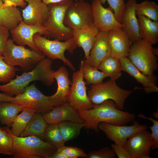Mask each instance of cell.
Returning <instances> with one entry per match:
<instances>
[{"label": "cell", "instance_id": "6da1fadb", "mask_svg": "<svg viewBox=\"0 0 158 158\" xmlns=\"http://www.w3.org/2000/svg\"><path fill=\"white\" fill-rule=\"evenodd\" d=\"M84 122V128L96 133L99 131V124L102 122L111 124L124 125L133 121L135 118L134 114L120 110L112 100H106L98 104H93L92 109L77 111Z\"/></svg>", "mask_w": 158, "mask_h": 158}, {"label": "cell", "instance_id": "7a4b0ae2", "mask_svg": "<svg viewBox=\"0 0 158 158\" xmlns=\"http://www.w3.org/2000/svg\"><path fill=\"white\" fill-rule=\"evenodd\" d=\"M52 60L48 58L43 59L32 70L23 72L8 83L0 85V91L12 97L22 93L31 82L39 81L47 86L52 85L55 81L53 77L54 71L52 68Z\"/></svg>", "mask_w": 158, "mask_h": 158}, {"label": "cell", "instance_id": "3957f363", "mask_svg": "<svg viewBox=\"0 0 158 158\" xmlns=\"http://www.w3.org/2000/svg\"><path fill=\"white\" fill-rule=\"evenodd\" d=\"M6 129L13 140V158H51L57 150L49 143L35 135L17 137Z\"/></svg>", "mask_w": 158, "mask_h": 158}, {"label": "cell", "instance_id": "277c9868", "mask_svg": "<svg viewBox=\"0 0 158 158\" xmlns=\"http://www.w3.org/2000/svg\"><path fill=\"white\" fill-rule=\"evenodd\" d=\"M72 0H64L47 4L48 12L43 25L47 30L46 37L61 41H66L73 37V30L64 23L65 13Z\"/></svg>", "mask_w": 158, "mask_h": 158}, {"label": "cell", "instance_id": "5b68a950", "mask_svg": "<svg viewBox=\"0 0 158 158\" xmlns=\"http://www.w3.org/2000/svg\"><path fill=\"white\" fill-rule=\"evenodd\" d=\"M150 43L142 39L133 43L128 57L134 65L146 75L154 74L157 69L158 49Z\"/></svg>", "mask_w": 158, "mask_h": 158}, {"label": "cell", "instance_id": "8992f818", "mask_svg": "<svg viewBox=\"0 0 158 158\" xmlns=\"http://www.w3.org/2000/svg\"><path fill=\"white\" fill-rule=\"evenodd\" d=\"M33 40L38 50L47 58L53 60L60 59L71 70L75 71L74 66L64 55L66 50L72 55L78 47L73 37L66 41L61 42L55 39L48 40L37 33L34 35Z\"/></svg>", "mask_w": 158, "mask_h": 158}, {"label": "cell", "instance_id": "52a82bcc", "mask_svg": "<svg viewBox=\"0 0 158 158\" xmlns=\"http://www.w3.org/2000/svg\"><path fill=\"white\" fill-rule=\"evenodd\" d=\"M2 55L6 63L12 66H19L24 72L32 70L45 58L43 54L24 46L15 44L11 39L8 40Z\"/></svg>", "mask_w": 158, "mask_h": 158}, {"label": "cell", "instance_id": "ba28073f", "mask_svg": "<svg viewBox=\"0 0 158 158\" xmlns=\"http://www.w3.org/2000/svg\"><path fill=\"white\" fill-rule=\"evenodd\" d=\"M115 80L110 79L107 81L91 85L87 95L93 104H99L108 99L113 100L117 108L123 110L126 99L133 91L119 87Z\"/></svg>", "mask_w": 158, "mask_h": 158}, {"label": "cell", "instance_id": "9c48e42d", "mask_svg": "<svg viewBox=\"0 0 158 158\" xmlns=\"http://www.w3.org/2000/svg\"><path fill=\"white\" fill-rule=\"evenodd\" d=\"M11 102L41 114L48 112L54 107L50 101V96L43 94L35 83L26 87L22 93L13 97Z\"/></svg>", "mask_w": 158, "mask_h": 158}, {"label": "cell", "instance_id": "30bf717a", "mask_svg": "<svg viewBox=\"0 0 158 158\" xmlns=\"http://www.w3.org/2000/svg\"><path fill=\"white\" fill-rule=\"evenodd\" d=\"M64 23L72 30L93 26L91 5L84 0L73 2L66 10Z\"/></svg>", "mask_w": 158, "mask_h": 158}, {"label": "cell", "instance_id": "8fae6325", "mask_svg": "<svg viewBox=\"0 0 158 158\" xmlns=\"http://www.w3.org/2000/svg\"><path fill=\"white\" fill-rule=\"evenodd\" d=\"M67 102L77 111L86 110L93 108V104L87 92L86 83L84 80L83 67L80 65L79 69L74 72Z\"/></svg>", "mask_w": 158, "mask_h": 158}, {"label": "cell", "instance_id": "7c38bea8", "mask_svg": "<svg viewBox=\"0 0 158 158\" xmlns=\"http://www.w3.org/2000/svg\"><path fill=\"white\" fill-rule=\"evenodd\" d=\"M153 143L151 133L146 129L131 135L123 147L131 158H150V155Z\"/></svg>", "mask_w": 158, "mask_h": 158}, {"label": "cell", "instance_id": "4fadbf2b", "mask_svg": "<svg viewBox=\"0 0 158 158\" xmlns=\"http://www.w3.org/2000/svg\"><path fill=\"white\" fill-rule=\"evenodd\" d=\"M133 121V125L129 126L115 125L102 122L99 124L98 128L108 138L123 147L127 140L131 135L147 128L146 125H140L136 121Z\"/></svg>", "mask_w": 158, "mask_h": 158}, {"label": "cell", "instance_id": "5bb4252c", "mask_svg": "<svg viewBox=\"0 0 158 158\" xmlns=\"http://www.w3.org/2000/svg\"><path fill=\"white\" fill-rule=\"evenodd\" d=\"M91 6L93 25L99 32L108 31L123 27L116 19L113 10L109 6L104 7L100 0H92Z\"/></svg>", "mask_w": 158, "mask_h": 158}, {"label": "cell", "instance_id": "9a60e30c", "mask_svg": "<svg viewBox=\"0 0 158 158\" xmlns=\"http://www.w3.org/2000/svg\"><path fill=\"white\" fill-rule=\"evenodd\" d=\"M12 40L18 45H28L31 49L42 54L35 45L33 40L34 35L39 33L46 36L47 34L46 28L40 24L30 25L26 24L23 20L13 29L10 30Z\"/></svg>", "mask_w": 158, "mask_h": 158}, {"label": "cell", "instance_id": "2e32d148", "mask_svg": "<svg viewBox=\"0 0 158 158\" xmlns=\"http://www.w3.org/2000/svg\"><path fill=\"white\" fill-rule=\"evenodd\" d=\"M108 31L99 32L89 56L87 58L81 61L80 63L83 66H88L97 68L102 60L111 55L108 40Z\"/></svg>", "mask_w": 158, "mask_h": 158}, {"label": "cell", "instance_id": "e0dca14e", "mask_svg": "<svg viewBox=\"0 0 158 158\" xmlns=\"http://www.w3.org/2000/svg\"><path fill=\"white\" fill-rule=\"evenodd\" d=\"M108 40L111 56L119 59L128 57L133 42L122 28L108 31Z\"/></svg>", "mask_w": 158, "mask_h": 158}, {"label": "cell", "instance_id": "ac0fdd59", "mask_svg": "<svg viewBox=\"0 0 158 158\" xmlns=\"http://www.w3.org/2000/svg\"><path fill=\"white\" fill-rule=\"evenodd\" d=\"M122 71L127 72L131 76L134 78L136 81L142 84L146 93L149 94L152 92L158 91L157 86V77L153 74L146 75L140 72L133 63L127 57L119 59Z\"/></svg>", "mask_w": 158, "mask_h": 158}, {"label": "cell", "instance_id": "d6986e66", "mask_svg": "<svg viewBox=\"0 0 158 158\" xmlns=\"http://www.w3.org/2000/svg\"><path fill=\"white\" fill-rule=\"evenodd\" d=\"M24 0L28 4L21 10L23 21L28 25L43 26L48 13L47 5L42 0Z\"/></svg>", "mask_w": 158, "mask_h": 158}, {"label": "cell", "instance_id": "ffe728a7", "mask_svg": "<svg viewBox=\"0 0 158 158\" xmlns=\"http://www.w3.org/2000/svg\"><path fill=\"white\" fill-rule=\"evenodd\" d=\"M53 77L56 81L57 88L56 93L50 96V101L54 107L67 102L72 82L69 78L67 70L64 66H61L58 70L54 71Z\"/></svg>", "mask_w": 158, "mask_h": 158}, {"label": "cell", "instance_id": "44dd1931", "mask_svg": "<svg viewBox=\"0 0 158 158\" xmlns=\"http://www.w3.org/2000/svg\"><path fill=\"white\" fill-rule=\"evenodd\" d=\"M43 116L48 124H59L65 121L84 123L77 110L72 107L67 102L54 107L51 111L44 114Z\"/></svg>", "mask_w": 158, "mask_h": 158}, {"label": "cell", "instance_id": "7402d4cb", "mask_svg": "<svg viewBox=\"0 0 158 158\" xmlns=\"http://www.w3.org/2000/svg\"><path fill=\"white\" fill-rule=\"evenodd\" d=\"M136 0H128L121 23L123 25V30L133 43L141 39L139 32V25L135 13Z\"/></svg>", "mask_w": 158, "mask_h": 158}, {"label": "cell", "instance_id": "603a6c76", "mask_svg": "<svg viewBox=\"0 0 158 158\" xmlns=\"http://www.w3.org/2000/svg\"><path fill=\"white\" fill-rule=\"evenodd\" d=\"M73 37L78 47H81L85 54V59L89 56L99 32L94 26L73 30Z\"/></svg>", "mask_w": 158, "mask_h": 158}, {"label": "cell", "instance_id": "cb8c5ba5", "mask_svg": "<svg viewBox=\"0 0 158 158\" xmlns=\"http://www.w3.org/2000/svg\"><path fill=\"white\" fill-rule=\"evenodd\" d=\"M139 32L142 39L152 44L158 41V21L143 16H138Z\"/></svg>", "mask_w": 158, "mask_h": 158}, {"label": "cell", "instance_id": "d4e9b609", "mask_svg": "<svg viewBox=\"0 0 158 158\" xmlns=\"http://www.w3.org/2000/svg\"><path fill=\"white\" fill-rule=\"evenodd\" d=\"M23 20L21 12L16 7H4L2 0H0V25L9 30L16 28Z\"/></svg>", "mask_w": 158, "mask_h": 158}, {"label": "cell", "instance_id": "484cf974", "mask_svg": "<svg viewBox=\"0 0 158 158\" xmlns=\"http://www.w3.org/2000/svg\"><path fill=\"white\" fill-rule=\"evenodd\" d=\"M48 125L41 113H35L20 136L35 135L43 140Z\"/></svg>", "mask_w": 158, "mask_h": 158}, {"label": "cell", "instance_id": "4316f807", "mask_svg": "<svg viewBox=\"0 0 158 158\" xmlns=\"http://www.w3.org/2000/svg\"><path fill=\"white\" fill-rule=\"evenodd\" d=\"M106 74L110 79L116 80L122 75V69L119 59L111 55L106 57L99 63L97 68Z\"/></svg>", "mask_w": 158, "mask_h": 158}, {"label": "cell", "instance_id": "83f0119b", "mask_svg": "<svg viewBox=\"0 0 158 158\" xmlns=\"http://www.w3.org/2000/svg\"><path fill=\"white\" fill-rule=\"evenodd\" d=\"M23 108L21 106L8 102H0V123L10 128L19 113Z\"/></svg>", "mask_w": 158, "mask_h": 158}, {"label": "cell", "instance_id": "f1b7e54d", "mask_svg": "<svg viewBox=\"0 0 158 158\" xmlns=\"http://www.w3.org/2000/svg\"><path fill=\"white\" fill-rule=\"evenodd\" d=\"M35 113L33 110L23 108L22 112L16 116L11 124L10 130L12 133L20 136Z\"/></svg>", "mask_w": 158, "mask_h": 158}, {"label": "cell", "instance_id": "f546056e", "mask_svg": "<svg viewBox=\"0 0 158 158\" xmlns=\"http://www.w3.org/2000/svg\"><path fill=\"white\" fill-rule=\"evenodd\" d=\"M59 124L65 143L76 138L79 135L81 129L84 125V123L81 124L71 121H65Z\"/></svg>", "mask_w": 158, "mask_h": 158}, {"label": "cell", "instance_id": "4dcf8cb0", "mask_svg": "<svg viewBox=\"0 0 158 158\" xmlns=\"http://www.w3.org/2000/svg\"><path fill=\"white\" fill-rule=\"evenodd\" d=\"M135 13L138 16H143L153 21H158V5L155 2L145 0L137 3Z\"/></svg>", "mask_w": 158, "mask_h": 158}, {"label": "cell", "instance_id": "1f68e13d", "mask_svg": "<svg viewBox=\"0 0 158 158\" xmlns=\"http://www.w3.org/2000/svg\"><path fill=\"white\" fill-rule=\"evenodd\" d=\"M44 139L57 149L65 145L59 124L48 125L44 134Z\"/></svg>", "mask_w": 158, "mask_h": 158}, {"label": "cell", "instance_id": "d6a6232c", "mask_svg": "<svg viewBox=\"0 0 158 158\" xmlns=\"http://www.w3.org/2000/svg\"><path fill=\"white\" fill-rule=\"evenodd\" d=\"M83 75L86 85H94L103 82L107 75L102 71H99L97 68L90 66H83Z\"/></svg>", "mask_w": 158, "mask_h": 158}, {"label": "cell", "instance_id": "836d02e7", "mask_svg": "<svg viewBox=\"0 0 158 158\" xmlns=\"http://www.w3.org/2000/svg\"><path fill=\"white\" fill-rule=\"evenodd\" d=\"M20 70L6 63L3 55H0V83H8L14 78L16 72Z\"/></svg>", "mask_w": 158, "mask_h": 158}, {"label": "cell", "instance_id": "e575fe53", "mask_svg": "<svg viewBox=\"0 0 158 158\" xmlns=\"http://www.w3.org/2000/svg\"><path fill=\"white\" fill-rule=\"evenodd\" d=\"M13 140L6 127H0V154L12 155Z\"/></svg>", "mask_w": 158, "mask_h": 158}, {"label": "cell", "instance_id": "d590c367", "mask_svg": "<svg viewBox=\"0 0 158 158\" xmlns=\"http://www.w3.org/2000/svg\"><path fill=\"white\" fill-rule=\"evenodd\" d=\"M102 4L107 2L113 10L115 17L119 23H121L122 16L126 8L124 0H100Z\"/></svg>", "mask_w": 158, "mask_h": 158}, {"label": "cell", "instance_id": "8d00e7d4", "mask_svg": "<svg viewBox=\"0 0 158 158\" xmlns=\"http://www.w3.org/2000/svg\"><path fill=\"white\" fill-rule=\"evenodd\" d=\"M57 152L64 154L68 158H86L87 156V154L84 150L77 147L66 146L64 145L58 148Z\"/></svg>", "mask_w": 158, "mask_h": 158}, {"label": "cell", "instance_id": "74e56055", "mask_svg": "<svg viewBox=\"0 0 158 158\" xmlns=\"http://www.w3.org/2000/svg\"><path fill=\"white\" fill-rule=\"evenodd\" d=\"M116 156L112 149L106 147L98 150L91 151L87 154L86 158H115Z\"/></svg>", "mask_w": 158, "mask_h": 158}, {"label": "cell", "instance_id": "f35d334b", "mask_svg": "<svg viewBox=\"0 0 158 158\" xmlns=\"http://www.w3.org/2000/svg\"><path fill=\"white\" fill-rule=\"evenodd\" d=\"M138 116L140 118L147 119L152 121L153 125L149 126L151 129V133L153 137L154 143L152 147V149L154 150L158 148V121L154 119L152 117H147L142 114H140L138 115Z\"/></svg>", "mask_w": 158, "mask_h": 158}, {"label": "cell", "instance_id": "ab89813d", "mask_svg": "<svg viewBox=\"0 0 158 158\" xmlns=\"http://www.w3.org/2000/svg\"><path fill=\"white\" fill-rule=\"evenodd\" d=\"M9 30L0 25V55L3 54L9 35Z\"/></svg>", "mask_w": 158, "mask_h": 158}, {"label": "cell", "instance_id": "60d3db41", "mask_svg": "<svg viewBox=\"0 0 158 158\" xmlns=\"http://www.w3.org/2000/svg\"><path fill=\"white\" fill-rule=\"evenodd\" d=\"M111 146L118 158H131L128 153L122 146L116 143L111 144Z\"/></svg>", "mask_w": 158, "mask_h": 158}, {"label": "cell", "instance_id": "b9f144b4", "mask_svg": "<svg viewBox=\"0 0 158 158\" xmlns=\"http://www.w3.org/2000/svg\"><path fill=\"white\" fill-rule=\"evenodd\" d=\"M4 7L12 6H19L25 8L27 5V2L24 0H2Z\"/></svg>", "mask_w": 158, "mask_h": 158}, {"label": "cell", "instance_id": "7bdbcfd3", "mask_svg": "<svg viewBox=\"0 0 158 158\" xmlns=\"http://www.w3.org/2000/svg\"><path fill=\"white\" fill-rule=\"evenodd\" d=\"M13 97H11L6 93H1L0 92V102H11L13 99Z\"/></svg>", "mask_w": 158, "mask_h": 158}, {"label": "cell", "instance_id": "ee69618b", "mask_svg": "<svg viewBox=\"0 0 158 158\" xmlns=\"http://www.w3.org/2000/svg\"><path fill=\"white\" fill-rule=\"evenodd\" d=\"M51 158H68V157L64 154L56 151L53 154Z\"/></svg>", "mask_w": 158, "mask_h": 158}, {"label": "cell", "instance_id": "f6af8a7d", "mask_svg": "<svg viewBox=\"0 0 158 158\" xmlns=\"http://www.w3.org/2000/svg\"><path fill=\"white\" fill-rule=\"evenodd\" d=\"M42 1L47 4H48L50 3H55L64 0H42ZM76 1L79 0H74Z\"/></svg>", "mask_w": 158, "mask_h": 158}, {"label": "cell", "instance_id": "bcb514c9", "mask_svg": "<svg viewBox=\"0 0 158 158\" xmlns=\"http://www.w3.org/2000/svg\"><path fill=\"white\" fill-rule=\"evenodd\" d=\"M153 116L155 118H157L158 119V113L157 112H154L153 114Z\"/></svg>", "mask_w": 158, "mask_h": 158}]
</instances>
